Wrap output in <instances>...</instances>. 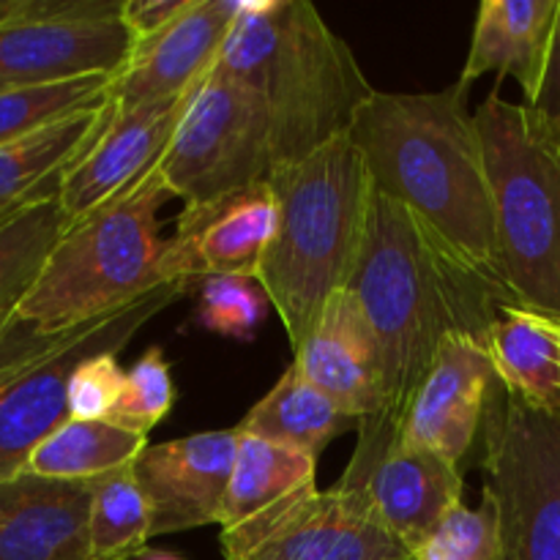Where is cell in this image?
<instances>
[{"mask_svg":"<svg viewBox=\"0 0 560 560\" xmlns=\"http://www.w3.org/2000/svg\"><path fill=\"white\" fill-rule=\"evenodd\" d=\"M238 11L241 0H189L170 25L137 42L113 82V107H140L191 91L219 60Z\"/></svg>","mask_w":560,"mask_h":560,"instance_id":"15","label":"cell"},{"mask_svg":"<svg viewBox=\"0 0 560 560\" xmlns=\"http://www.w3.org/2000/svg\"><path fill=\"white\" fill-rule=\"evenodd\" d=\"M91 481H0V560H93Z\"/></svg>","mask_w":560,"mask_h":560,"instance_id":"18","label":"cell"},{"mask_svg":"<svg viewBox=\"0 0 560 560\" xmlns=\"http://www.w3.org/2000/svg\"><path fill=\"white\" fill-rule=\"evenodd\" d=\"M69 224L60 186L33 197L0 222V328L14 323Z\"/></svg>","mask_w":560,"mask_h":560,"instance_id":"25","label":"cell"},{"mask_svg":"<svg viewBox=\"0 0 560 560\" xmlns=\"http://www.w3.org/2000/svg\"><path fill=\"white\" fill-rule=\"evenodd\" d=\"M197 290V323L219 337L249 342L266 320L271 299L262 290L260 279L244 273L200 279Z\"/></svg>","mask_w":560,"mask_h":560,"instance_id":"29","label":"cell"},{"mask_svg":"<svg viewBox=\"0 0 560 560\" xmlns=\"http://www.w3.org/2000/svg\"><path fill=\"white\" fill-rule=\"evenodd\" d=\"M238 430L320 457L342 432L359 430V421L290 364L277 386L252 405Z\"/></svg>","mask_w":560,"mask_h":560,"instance_id":"24","label":"cell"},{"mask_svg":"<svg viewBox=\"0 0 560 560\" xmlns=\"http://www.w3.org/2000/svg\"><path fill=\"white\" fill-rule=\"evenodd\" d=\"M107 118L109 102L0 145V213L14 211L52 186H60L66 170L85 156L107 126Z\"/></svg>","mask_w":560,"mask_h":560,"instance_id":"22","label":"cell"},{"mask_svg":"<svg viewBox=\"0 0 560 560\" xmlns=\"http://www.w3.org/2000/svg\"><path fill=\"white\" fill-rule=\"evenodd\" d=\"M238 454L224 495L219 528H238L257 514L317 490V457L238 430Z\"/></svg>","mask_w":560,"mask_h":560,"instance_id":"23","label":"cell"},{"mask_svg":"<svg viewBox=\"0 0 560 560\" xmlns=\"http://www.w3.org/2000/svg\"><path fill=\"white\" fill-rule=\"evenodd\" d=\"M126 370L118 353H96L82 361L69 383V419L107 421L124 392Z\"/></svg>","mask_w":560,"mask_h":560,"instance_id":"32","label":"cell"},{"mask_svg":"<svg viewBox=\"0 0 560 560\" xmlns=\"http://www.w3.org/2000/svg\"><path fill=\"white\" fill-rule=\"evenodd\" d=\"M413 560H498L495 509L481 501L479 509L459 503L424 541Z\"/></svg>","mask_w":560,"mask_h":560,"instance_id":"31","label":"cell"},{"mask_svg":"<svg viewBox=\"0 0 560 560\" xmlns=\"http://www.w3.org/2000/svg\"><path fill=\"white\" fill-rule=\"evenodd\" d=\"M498 560H560V413L503 394L481 432Z\"/></svg>","mask_w":560,"mask_h":560,"instance_id":"7","label":"cell"},{"mask_svg":"<svg viewBox=\"0 0 560 560\" xmlns=\"http://www.w3.org/2000/svg\"><path fill=\"white\" fill-rule=\"evenodd\" d=\"M189 282H164L118 312L74 328L55 353L0 386V481L25 474L33 452L69 421V383L96 353H118L159 312L189 293Z\"/></svg>","mask_w":560,"mask_h":560,"instance_id":"9","label":"cell"},{"mask_svg":"<svg viewBox=\"0 0 560 560\" xmlns=\"http://www.w3.org/2000/svg\"><path fill=\"white\" fill-rule=\"evenodd\" d=\"M487 348L512 397L560 413V312L506 306L492 326Z\"/></svg>","mask_w":560,"mask_h":560,"instance_id":"21","label":"cell"},{"mask_svg":"<svg viewBox=\"0 0 560 560\" xmlns=\"http://www.w3.org/2000/svg\"><path fill=\"white\" fill-rule=\"evenodd\" d=\"M238 438L233 427L142 448L131 470L151 506V539L219 525Z\"/></svg>","mask_w":560,"mask_h":560,"instance_id":"13","label":"cell"},{"mask_svg":"<svg viewBox=\"0 0 560 560\" xmlns=\"http://www.w3.org/2000/svg\"><path fill=\"white\" fill-rule=\"evenodd\" d=\"M463 468L438 454L397 443L355 492L366 498L383 528L413 552L463 503Z\"/></svg>","mask_w":560,"mask_h":560,"instance_id":"19","label":"cell"},{"mask_svg":"<svg viewBox=\"0 0 560 560\" xmlns=\"http://www.w3.org/2000/svg\"><path fill=\"white\" fill-rule=\"evenodd\" d=\"M348 290L375 331L386 388L381 416L355 430L353 459L337 481L355 490L399 443L410 402L443 339L468 334L487 345L498 315L520 301L506 284L463 260L408 208L377 191Z\"/></svg>","mask_w":560,"mask_h":560,"instance_id":"1","label":"cell"},{"mask_svg":"<svg viewBox=\"0 0 560 560\" xmlns=\"http://www.w3.org/2000/svg\"><path fill=\"white\" fill-rule=\"evenodd\" d=\"M131 560H184V558H180L178 552H170V550H151V547H148L145 552H140V556L131 558Z\"/></svg>","mask_w":560,"mask_h":560,"instance_id":"36","label":"cell"},{"mask_svg":"<svg viewBox=\"0 0 560 560\" xmlns=\"http://www.w3.org/2000/svg\"><path fill=\"white\" fill-rule=\"evenodd\" d=\"M217 66L266 104L277 164L348 135L377 91L350 44L306 0H241Z\"/></svg>","mask_w":560,"mask_h":560,"instance_id":"3","label":"cell"},{"mask_svg":"<svg viewBox=\"0 0 560 560\" xmlns=\"http://www.w3.org/2000/svg\"><path fill=\"white\" fill-rule=\"evenodd\" d=\"M145 446V435L113 421L69 419L33 452L25 474L55 481H93L131 465Z\"/></svg>","mask_w":560,"mask_h":560,"instance_id":"26","label":"cell"},{"mask_svg":"<svg viewBox=\"0 0 560 560\" xmlns=\"http://www.w3.org/2000/svg\"><path fill=\"white\" fill-rule=\"evenodd\" d=\"M560 0H485L476 11L468 60L457 82L470 85L485 74L512 77L534 102L550 63Z\"/></svg>","mask_w":560,"mask_h":560,"instance_id":"20","label":"cell"},{"mask_svg":"<svg viewBox=\"0 0 560 560\" xmlns=\"http://www.w3.org/2000/svg\"><path fill=\"white\" fill-rule=\"evenodd\" d=\"M173 405L175 383L167 359H164L162 348H148L126 370L124 392L107 421L148 438L153 427L167 419Z\"/></svg>","mask_w":560,"mask_h":560,"instance_id":"30","label":"cell"},{"mask_svg":"<svg viewBox=\"0 0 560 560\" xmlns=\"http://www.w3.org/2000/svg\"><path fill=\"white\" fill-rule=\"evenodd\" d=\"M268 184L277 200V230L257 279L299 350L326 301L353 277L375 189L350 135L277 164Z\"/></svg>","mask_w":560,"mask_h":560,"instance_id":"4","label":"cell"},{"mask_svg":"<svg viewBox=\"0 0 560 560\" xmlns=\"http://www.w3.org/2000/svg\"><path fill=\"white\" fill-rule=\"evenodd\" d=\"M277 230L268 180L202 202H186L162 255V282L197 284L208 277H257Z\"/></svg>","mask_w":560,"mask_h":560,"instance_id":"12","label":"cell"},{"mask_svg":"<svg viewBox=\"0 0 560 560\" xmlns=\"http://www.w3.org/2000/svg\"><path fill=\"white\" fill-rule=\"evenodd\" d=\"M277 167L266 104L217 63L197 82L159 170L186 202H202L268 180Z\"/></svg>","mask_w":560,"mask_h":560,"instance_id":"8","label":"cell"},{"mask_svg":"<svg viewBox=\"0 0 560 560\" xmlns=\"http://www.w3.org/2000/svg\"><path fill=\"white\" fill-rule=\"evenodd\" d=\"M485 142L501 271L514 299L560 312V159L501 91L474 109Z\"/></svg>","mask_w":560,"mask_h":560,"instance_id":"6","label":"cell"},{"mask_svg":"<svg viewBox=\"0 0 560 560\" xmlns=\"http://www.w3.org/2000/svg\"><path fill=\"white\" fill-rule=\"evenodd\" d=\"M224 560H413L355 490H312L219 536Z\"/></svg>","mask_w":560,"mask_h":560,"instance_id":"10","label":"cell"},{"mask_svg":"<svg viewBox=\"0 0 560 560\" xmlns=\"http://www.w3.org/2000/svg\"><path fill=\"white\" fill-rule=\"evenodd\" d=\"M195 88L175 98L140 104V107L120 109L109 102L104 131L88 148L85 156L66 170L60 180V202L71 222L156 167L178 131Z\"/></svg>","mask_w":560,"mask_h":560,"instance_id":"14","label":"cell"},{"mask_svg":"<svg viewBox=\"0 0 560 560\" xmlns=\"http://www.w3.org/2000/svg\"><path fill=\"white\" fill-rule=\"evenodd\" d=\"M167 200H173V191L156 164L124 191L74 219L14 320L55 337L118 312L164 284L167 241L159 233V211Z\"/></svg>","mask_w":560,"mask_h":560,"instance_id":"5","label":"cell"},{"mask_svg":"<svg viewBox=\"0 0 560 560\" xmlns=\"http://www.w3.org/2000/svg\"><path fill=\"white\" fill-rule=\"evenodd\" d=\"M27 202H31V200H27ZM14 211H16V208H14ZM9 213H11V211H5V213H0V222H3V219H5V217H9Z\"/></svg>","mask_w":560,"mask_h":560,"instance_id":"37","label":"cell"},{"mask_svg":"<svg viewBox=\"0 0 560 560\" xmlns=\"http://www.w3.org/2000/svg\"><path fill=\"white\" fill-rule=\"evenodd\" d=\"M115 77H82L58 85L0 93V145L22 140L69 115L109 102Z\"/></svg>","mask_w":560,"mask_h":560,"instance_id":"28","label":"cell"},{"mask_svg":"<svg viewBox=\"0 0 560 560\" xmlns=\"http://www.w3.org/2000/svg\"><path fill=\"white\" fill-rule=\"evenodd\" d=\"M293 366L353 416L359 427L381 416L386 402L381 348L359 299L348 288L326 301L295 350Z\"/></svg>","mask_w":560,"mask_h":560,"instance_id":"17","label":"cell"},{"mask_svg":"<svg viewBox=\"0 0 560 560\" xmlns=\"http://www.w3.org/2000/svg\"><path fill=\"white\" fill-rule=\"evenodd\" d=\"M189 0H126L124 22L137 42L151 38L186 9Z\"/></svg>","mask_w":560,"mask_h":560,"instance_id":"35","label":"cell"},{"mask_svg":"<svg viewBox=\"0 0 560 560\" xmlns=\"http://www.w3.org/2000/svg\"><path fill=\"white\" fill-rule=\"evenodd\" d=\"M501 377L490 348L468 334H452L438 348L421 381L399 443L443 457L465 470L481 443L487 416L503 399Z\"/></svg>","mask_w":560,"mask_h":560,"instance_id":"11","label":"cell"},{"mask_svg":"<svg viewBox=\"0 0 560 560\" xmlns=\"http://www.w3.org/2000/svg\"><path fill=\"white\" fill-rule=\"evenodd\" d=\"M93 560H131L151 541V506L131 465L91 481Z\"/></svg>","mask_w":560,"mask_h":560,"instance_id":"27","label":"cell"},{"mask_svg":"<svg viewBox=\"0 0 560 560\" xmlns=\"http://www.w3.org/2000/svg\"><path fill=\"white\" fill-rule=\"evenodd\" d=\"M525 113H528L534 135L560 159V14L545 80L534 102L525 104Z\"/></svg>","mask_w":560,"mask_h":560,"instance_id":"34","label":"cell"},{"mask_svg":"<svg viewBox=\"0 0 560 560\" xmlns=\"http://www.w3.org/2000/svg\"><path fill=\"white\" fill-rule=\"evenodd\" d=\"M80 328V326H77ZM74 334V328L66 334H49L36 331L27 323H11V326L0 328V386L9 383L11 377L20 375L22 370H27L31 364L42 361L44 355L55 353L66 339Z\"/></svg>","mask_w":560,"mask_h":560,"instance_id":"33","label":"cell"},{"mask_svg":"<svg viewBox=\"0 0 560 560\" xmlns=\"http://www.w3.org/2000/svg\"><path fill=\"white\" fill-rule=\"evenodd\" d=\"M348 135L377 195L408 208L463 260L506 284L485 142L468 109V85L454 82L427 93L375 91L359 107Z\"/></svg>","mask_w":560,"mask_h":560,"instance_id":"2","label":"cell"},{"mask_svg":"<svg viewBox=\"0 0 560 560\" xmlns=\"http://www.w3.org/2000/svg\"><path fill=\"white\" fill-rule=\"evenodd\" d=\"M137 47L124 20L0 27V93L118 77Z\"/></svg>","mask_w":560,"mask_h":560,"instance_id":"16","label":"cell"}]
</instances>
